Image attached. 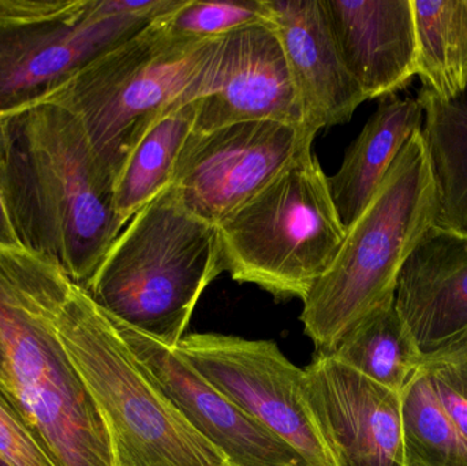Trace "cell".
Returning <instances> with one entry per match:
<instances>
[{"instance_id":"cell-28","label":"cell","mask_w":467,"mask_h":466,"mask_svg":"<svg viewBox=\"0 0 467 466\" xmlns=\"http://www.w3.org/2000/svg\"><path fill=\"white\" fill-rule=\"evenodd\" d=\"M0 466H7L5 464V462L2 461V460H0Z\"/></svg>"},{"instance_id":"cell-11","label":"cell","mask_w":467,"mask_h":466,"mask_svg":"<svg viewBox=\"0 0 467 466\" xmlns=\"http://www.w3.org/2000/svg\"><path fill=\"white\" fill-rule=\"evenodd\" d=\"M196 100L193 131L261 120L310 130L271 22L249 25L219 38L197 88Z\"/></svg>"},{"instance_id":"cell-27","label":"cell","mask_w":467,"mask_h":466,"mask_svg":"<svg viewBox=\"0 0 467 466\" xmlns=\"http://www.w3.org/2000/svg\"><path fill=\"white\" fill-rule=\"evenodd\" d=\"M0 388L13 399L10 378H8L7 368H5V353H3L2 344H0Z\"/></svg>"},{"instance_id":"cell-3","label":"cell","mask_w":467,"mask_h":466,"mask_svg":"<svg viewBox=\"0 0 467 466\" xmlns=\"http://www.w3.org/2000/svg\"><path fill=\"white\" fill-rule=\"evenodd\" d=\"M436 186L421 130L408 140L340 251L307 293L301 322L331 355L362 319L394 300L398 278L436 218Z\"/></svg>"},{"instance_id":"cell-5","label":"cell","mask_w":467,"mask_h":466,"mask_svg":"<svg viewBox=\"0 0 467 466\" xmlns=\"http://www.w3.org/2000/svg\"><path fill=\"white\" fill-rule=\"evenodd\" d=\"M219 38L177 37L159 16L74 71L36 104L60 107L78 120L114 185L148 130L167 112L196 100Z\"/></svg>"},{"instance_id":"cell-9","label":"cell","mask_w":467,"mask_h":466,"mask_svg":"<svg viewBox=\"0 0 467 466\" xmlns=\"http://www.w3.org/2000/svg\"><path fill=\"white\" fill-rule=\"evenodd\" d=\"M177 353L307 466H337L302 393L304 369L272 341L223 334L183 337Z\"/></svg>"},{"instance_id":"cell-24","label":"cell","mask_w":467,"mask_h":466,"mask_svg":"<svg viewBox=\"0 0 467 466\" xmlns=\"http://www.w3.org/2000/svg\"><path fill=\"white\" fill-rule=\"evenodd\" d=\"M0 460L7 466H63L46 438L0 388Z\"/></svg>"},{"instance_id":"cell-29","label":"cell","mask_w":467,"mask_h":466,"mask_svg":"<svg viewBox=\"0 0 467 466\" xmlns=\"http://www.w3.org/2000/svg\"><path fill=\"white\" fill-rule=\"evenodd\" d=\"M224 466H235V465L230 464V462H229V464L224 465Z\"/></svg>"},{"instance_id":"cell-1","label":"cell","mask_w":467,"mask_h":466,"mask_svg":"<svg viewBox=\"0 0 467 466\" xmlns=\"http://www.w3.org/2000/svg\"><path fill=\"white\" fill-rule=\"evenodd\" d=\"M0 192L22 248L82 287L125 229L84 129L52 104L0 120Z\"/></svg>"},{"instance_id":"cell-19","label":"cell","mask_w":467,"mask_h":466,"mask_svg":"<svg viewBox=\"0 0 467 466\" xmlns=\"http://www.w3.org/2000/svg\"><path fill=\"white\" fill-rule=\"evenodd\" d=\"M199 101L178 106L161 117L126 159L114 183L115 212L123 227L171 186L181 150L196 122Z\"/></svg>"},{"instance_id":"cell-7","label":"cell","mask_w":467,"mask_h":466,"mask_svg":"<svg viewBox=\"0 0 467 466\" xmlns=\"http://www.w3.org/2000/svg\"><path fill=\"white\" fill-rule=\"evenodd\" d=\"M216 227L224 271L276 300L304 301L348 233L312 150Z\"/></svg>"},{"instance_id":"cell-25","label":"cell","mask_w":467,"mask_h":466,"mask_svg":"<svg viewBox=\"0 0 467 466\" xmlns=\"http://www.w3.org/2000/svg\"><path fill=\"white\" fill-rule=\"evenodd\" d=\"M422 369L467 442V338L425 356Z\"/></svg>"},{"instance_id":"cell-12","label":"cell","mask_w":467,"mask_h":466,"mask_svg":"<svg viewBox=\"0 0 467 466\" xmlns=\"http://www.w3.org/2000/svg\"><path fill=\"white\" fill-rule=\"evenodd\" d=\"M302 393L337 466H406L400 394L316 353Z\"/></svg>"},{"instance_id":"cell-20","label":"cell","mask_w":467,"mask_h":466,"mask_svg":"<svg viewBox=\"0 0 467 466\" xmlns=\"http://www.w3.org/2000/svg\"><path fill=\"white\" fill-rule=\"evenodd\" d=\"M331 355L398 394L420 374L425 358L398 314L395 298L351 328Z\"/></svg>"},{"instance_id":"cell-14","label":"cell","mask_w":467,"mask_h":466,"mask_svg":"<svg viewBox=\"0 0 467 466\" xmlns=\"http://www.w3.org/2000/svg\"><path fill=\"white\" fill-rule=\"evenodd\" d=\"M310 130L350 122L367 101L343 62L321 0H265Z\"/></svg>"},{"instance_id":"cell-4","label":"cell","mask_w":467,"mask_h":466,"mask_svg":"<svg viewBox=\"0 0 467 466\" xmlns=\"http://www.w3.org/2000/svg\"><path fill=\"white\" fill-rule=\"evenodd\" d=\"M223 271L218 227L192 213L171 185L130 219L85 289L120 322L177 349Z\"/></svg>"},{"instance_id":"cell-18","label":"cell","mask_w":467,"mask_h":466,"mask_svg":"<svg viewBox=\"0 0 467 466\" xmlns=\"http://www.w3.org/2000/svg\"><path fill=\"white\" fill-rule=\"evenodd\" d=\"M417 100L436 186L433 226L467 237V103L441 100L425 88Z\"/></svg>"},{"instance_id":"cell-22","label":"cell","mask_w":467,"mask_h":466,"mask_svg":"<svg viewBox=\"0 0 467 466\" xmlns=\"http://www.w3.org/2000/svg\"><path fill=\"white\" fill-rule=\"evenodd\" d=\"M402 399L406 466H467V442L421 368Z\"/></svg>"},{"instance_id":"cell-16","label":"cell","mask_w":467,"mask_h":466,"mask_svg":"<svg viewBox=\"0 0 467 466\" xmlns=\"http://www.w3.org/2000/svg\"><path fill=\"white\" fill-rule=\"evenodd\" d=\"M346 67L370 98L394 95L417 76L411 0H321Z\"/></svg>"},{"instance_id":"cell-21","label":"cell","mask_w":467,"mask_h":466,"mask_svg":"<svg viewBox=\"0 0 467 466\" xmlns=\"http://www.w3.org/2000/svg\"><path fill=\"white\" fill-rule=\"evenodd\" d=\"M417 32V76L441 100L467 89V0H411Z\"/></svg>"},{"instance_id":"cell-10","label":"cell","mask_w":467,"mask_h":466,"mask_svg":"<svg viewBox=\"0 0 467 466\" xmlns=\"http://www.w3.org/2000/svg\"><path fill=\"white\" fill-rule=\"evenodd\" d=\"M315 136L305 128L266 120L192 130L171 185L192 213L218 226L312 150Z\"/></svg>"},{"instance_id":"cell-2","label":"cell","mask_w":467,"mask_h":466,"mask_svg":"<svg viewBox=\"0 0 467 466\" xmlns=\"http://www.w3.org/2000/svg\"><path fill=\"white\" fill-rule=\"evenodd\" d=\"M71 282L55 263L0 246V344L11 393L63 466H117L109 430L52 328Z\"/></svg>"},{"instance_id":"cell-6","label":"cell","mask_w":467,"mask_h":466,"mask_svg":"<svg viewBox=\"0 0 467 466\" xmlns=\"http://www.w3.org/2000/svg\"><path fill=\"white\" fill-rule=\"evenodd\" d=\"M52 328L109 430L117 466L229 464L145 377L85 287L71 282Z\"/></svg>"},{"instance_id":"cell-17","label":"cell","mask_w":467,"mask_h":466,"mask_svg":"<svg viewBox=\"0 0 467 466\" xmlns=\"http://www.w3.org/2000/svg\"><path fill=\"white\" fill-rule=\"evenodd\" d=\"M422 120L424 109L417 98L387 101L346 150L342 166L328 177L332 202L346 229L364 212L403 145L421 130Z\"/></svg>"},{"instance_id":"cell-13","label":"cell","mask_w":467,"mask_h":466,"mask_svg":"<svg viewBox=\"0 0 467 466\" xmlns=\"http://www.w3.org/2000/svg\"><path fill=\"white\" fill-rule=\"evenodd\" d=\"M109 317L145 377L230 464L307 466L290 446L211 385L177 350L170 349L112 315Z\"/></svg>"},{"instance_id":"cell-26","label":"cell","mask_w":467,"mask_h":466,"mask_svg":"<svg viewBox=\"0 0 467 466\" xmlns=\"http://www.w3.org/2000/svg\"><path fill=\"white\" fill-rule=\"evenodd\" d=\"M0 246L5 248H22L13 224H11L10 216H8L7 208L3 202L2 192H0Z\"/></svg>"},{"instance_id":"cell-8","label":"cell","mask_w":467,"mask_h":466,"mask_svg":"<svg viewBox=\"0 0 467 466\" xmlns=\"http://www.w3.org/2000/svg\"><path fill=\"white\" fill-rule=\"evenodd\" d=\"M150 22L100 16L95 0H0V120Z\"/></svg>"},{"instance_id":"cell-23","label":"cell","mask_w":467,"mask_h":466,"mask_svg":"<svg viewBox=\"0 0 467 466\" xmlns=\"http://www.w3.org/2000/svg\"><path fill=\"white\" fill-rule=\"evenodd\" d=\"M167 29L188 40H213L249 25L269 22L265 0H185L171 13L161 16Z\"/></svg>"},{"instance_id":"cell-15","label":"cell","mask_w":467,"mask_h":466,"mask_svg":"<svg viewBox=\"0 0 467 466\" xmlns=\"http://www.w3.org/2000/svg\"><path fill=\"white\" fill-rule=\"evenodd\" d=\"M395 306L422 355L467 338V237L432 226L406 260Z\"/></svg>"}]
</instances>
